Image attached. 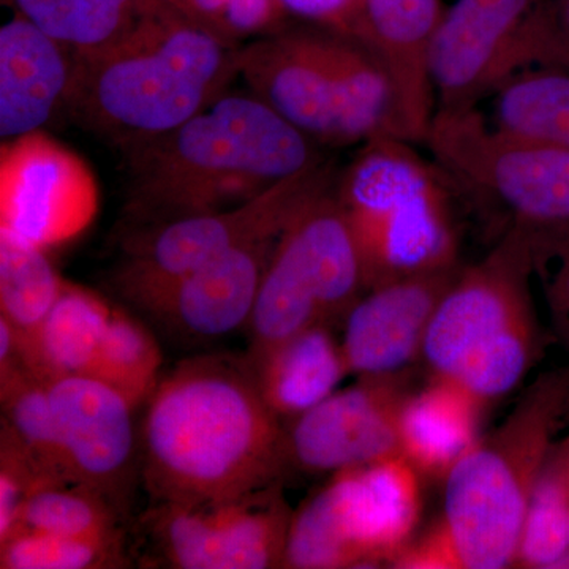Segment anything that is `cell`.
<instances>
[{"label": "cell", "instance_id": "obj_1", "mask_svg": "<svg viewBox=\"0 0 569 569\" xmlns=\"http://www.w3.org/2000/svg\"><path fill=\"white\" fill-rule=\"evenodd\" d=\"M138 436L151 503L244 496L291 470L287 422L266 402L247 355L179 362L146 402Z\"/></svg>", "mask_w": 569, "mask_h": 569}, {"label": "cell", "instance_id": "obj_2", "mask_svg": "<svg viewBox=\"0 0 569 569\" xmlns=\"http://www.w3.org/2000/svg\"><path fill=\"white\" fill-rule=\"evenodd\" d=\"M121 152L119 230L233 208L326 160L321 146L252 92H227L170 132Z\"/></svg>", "mask_w": 569, "mask_h": 569}, {"label": "cell", "instance_id": "obj_3", "mask_svg": "<svg viewBox=\"0 0 569 569\" xmlns=\"http://www.w3.org/2000/svg\"><path fill=\"white\" fill-rule=\"evenodd\" d=\"M241 47L163 0L121 40L78 56L67 119L119 151L170 132L230 92Z\"/></svg>", "mask_w": 569, "mask_h": 569}, {"label": "cell", "instance_id": "obj_4", "mask_svg": "<svg viewBox=\"0 0 569 569\" xmlns=\"http://www.w3.org/2000/svg\"><path fill=\"white\" fill-rule=\"evenodd\" d=\"M568 410L569 367L539 378L503 425L451 468L443 512L391 568H515L535 482Z\"/></svg>", "mask_w": 569, "mask_h": 569}, {"label": "cell", "instance_id": "obj_5", "mask_svg": "<svg viewBox=\"0 0 569 569\" xmlns=\"http://www.w3.org/2000/svg\"><path fill=\"white\" fill-rule=\"evenodd\" d=\"M239 78L318 146L346 148L395 134L387 71L369 48L343 33L290 21L242 44Z\"/></svg>", "mask_w": 569, "mask_h": 569}, {"label": "cell", "instance_id": "obj_6", "mask_svg": "<svg viewBox=\"0 0 569 569\" xmlns=\"http://www.w3.org/2000/svg\"><path fill=\"white\" fill-rule=\"evenodd\" d=\"M533 276L530 236L516 227L485 260L460 269L427 329L421 361L430 376L486 406L518 388L541 348Z\"/></svg>", "mask_w": 569, "mask_h": 569}, {"label": "cell", "instance_id": "obj_7", "mask_svg": "<svg viewBox=\"0 0 569 569\" xmlns=\"http://www.w3.org/2000/svg\"><path fill=\"white\" fill-rule=\"evenodd\" d=\"M451 176L413 142L378 134L337 174L335 194L353 230L367 290L458 264Z\"/></svg>", "mask_w": 569, "mask_h": 569}, {"label": "cell", "instance_id": "obj_8", "mask_svg": "<svg viewBox=\"0 0 569 569\" xmlns=\"http://www.w3.org/2000/svg\"><path fill=\"white\" fill-rule=\"evenodd\" d=\"M422 478L402 455L337 471L293 515L283 568H376L417 537Z\"/></svg>", "mask_w": 569, "mask_h": 569}, {"label": "cell", "instance_id": "obj_9", "mask_svg": "<svg viewBox=\"0 0 569 569\" xmlns=\"http://www.w3.org/2000/svg\"><path fill=\"white\" fill-rule=\"evenodd\" d=\"M425 144L451 179L500 204L512 227L569 230V151L497 132L478 108L437 110Z\"/></svg>", "mask_w": 569, "mask_h": 569}, {"label": "cell", "instance_id": "obj_10", "mask_svg": "<svg viewBox=\"0 0 569 569\" xmlns=\"http://www.w3.org/2000/svg\"><path fill=\"white\" fill-rule=\"evenodd\" d=\"M332 160L277 183L246 203L153 227L118 230L121 260L111 269V291L183 274L238 247L282 236L310 201L335 186Z\"/></svg>", "mask_w": 569, "mask_h": 569}, {"label": "cell", "instance_id": "obj_11", "mask_svg": "<svg viewBox=\"0 0 569 569\" xmlns=\"http://www.w3.org/2000/svg\"><path fill=\"white\" fill-rule=\"evenodd\" d=\"M283 482L201 503H151L140 522L146 560L178 569L283 568L295 512Z\"/></svg>", "mask_w": 569, "mask_h": 569}, {"label": "cell", "instance_id": "obj_12", "mask_svg": "<svg viewBox=\"0 0 569 569\" xmlns=\"http://www.w3.org/2000/svg\"><path fill=\"white\" fill-rule=\"evenodd\" d=\"M542 0H456L432 44L437 110L477 108L519 71L538 67Z\"/></svg>", "mask_w": 569, "mask_h": 569}, {"label": "cell", "instance_id": "obj_13", "mask_svg": "<svg viewBox=\"0 0 569 569\" xmlns=\"http://www.w3.org/2000/svg\"><path fill=\"white\" fill-rule=\"evenodd\" d=\"M99 211V183L77 152L50 134L3 141L0 228L48 249L81 234Z\"/></svg>", "mask_w": 569, "mask_h": 569}, {"label": "cell", "instance_id": "obj_14", "mask_svg": "<svg viewBox=\"0 0 569 569\" xmlns=\"http://www.w3.org/2000/svg\"><path fill=\"white\" fill-rule=\"evenodd\" d=\"M280 238L238 247L183 274L112 293L174 339L209 342L247 328Z\"/></svg>", "mask_w": 569, "mask_h": 569}, {"label": "cell", "instance_id": "obj_15", "mask_svg": "<svg viewBox=\"0 0 569 569\" xmlns=\"http://www.w3.org/2000/svg\"><path fill=\"white\" fill-rule=\"evenodd\" d=\"M264 279L284 301L328 325L343 320L366 293L365 263L335 186L288 224Z\"/></svg>", "mask_w": 569, "mask_h": 569}, {"label": "cell", "instance_id": "obj_16", "mask_svg": "<svg viewBox=\"0 0 569 569\" xmlns=\"http://www.w3.org/2000/svg\"><path fill=\"white\" fill-rule=\"evenodd\" d=\"M47 389L74 485L96 490L129 518L141 482L140 436L134 432L132 406L89 377L58 378Z\"/></svg>", "mask_w": 569, "mask_h": 569}, {"label": "cell", "instance_id": "obj_17", "mask_svg": "<svg viewBox=\"0 0 569 569\" xmlns=\"http://www.w3.org/2000/svg\"><path fill=\"white\" fill-rule=\"evenodd\" d=\"M402 376L359 378L287 425L291 468L331 473L400 455Z\"/></svg>", "mask_w": 569, "mask_h": 569}, {"label": "cell", "instance_id": "obj_18", "mask_svg": "<svg viewBox=\"0 0 569 569\" xmlns=\"http://www.w3.org/2000/svg\"><path fill=\"white\" fill-rule=\"evenodd\" d=\"M460 269L403 277L367 290L343 318L340 343L350 373L400 377L421 361L427 329Z\"/></svg>", "mask_w": 569, "mask_h": 569}, {"label": "cell", "instance_id": "obj_19", "mask_svg": "<svg viewBox=\"0 0 569 569\" xmlns=\"http://www.w3.org/2000/svg\"><path fill=\"white\" fill-rule=\"evenodd\" d=\"M441 0H361V41L387 71L395 99L392 133L426 142L437 112L432 44Z\"/></svg>", "mask_w": 569, "mask_h": 569}, {"label": "cell", "instance_id": "obj_20", "mask_svg": "<svg viewBox=\"0 0 569 569\" xmlns=\"http://www.w3.org/2000/svg\"><path fill=\"white\" fill-rule=\"evenodd\" d=\"M78 54L28 18L0 28V138L14 140L67 118Z\"/></svg>", "mask_w": 569, "mask_h": 569}, {"label": "cell", "instance_id": "obj_21", "mask_svg": "<svg viewBox=\"0 0 569 569\" xmlns=\"http://www.w3.org/2000/svg\"><path fill=\"white\" fill-rule=\"evenodd\" d=\"M486 403L448 378L408 392L399 418L400 455L422 478H447L481 438Z\"/></svg>", "mask_w": 569, "mask_h": 569}, {"label": "cell", "instance_id": "obj_22", "mask_svg": "<svg viewBox=\"0 0 569 569\" xmlns=\"http://www.w3.org/2000/svg\"><path fill=\"white\" fill-rule=\"evenodd\" d=\"M249 361L266 402L283 422L312 410L350 376L342 343L326 323L312 326Z\"/></svg>", "mask_w": 569, "mask_h": 569}, {"label": "cell", "instance_id": "obj_23", "mask_svg": "<svg viewBox=\"0 0 569 569\" xmlns=\"http://www.w3.org/2000/svg\"><path fill=\"white\" fill-rule=\"evenodd\" d=\"M112 307L78 284L66 282L31 339L17 336L22 365L47 387L62 377H86L107 331ZM17 335V332H14Z\"/></svg>", "mask_w": 569, "mask_h": 569}, {"label": "cell", "instance_id": "obj_24", "mask_svg": "<svg viewBox=\"0 0 569 569\" xmlns=\"http://www.w3.org/2000/svg\"><path fill=\"white\" fill-rule=\"evenodd\" d=\"M488 121L515 140L569 151V71L539 66L512 74L493 91Z\"/></svg>", "mask_w": 569, "mask_h": 569}, {"label": "cell", "instance_id": "obj_25", "mask_svg": "<svg viewBox=\"0 0 569 569\" xmlns=\"http://www.w3.org/2000/svg\"><path fill=\"white\" fill-rule=\"evenodd\" d=\"M163 0H2L78 56L103 50L137 28Z\"/></svg>", "mask_w": 569, "mask_h": 569}, {"label": "cell", "instance_id": "obj_26", "mask_svg": "<svg viewBox=\"0 0 569 569\" xmlns=\"http://www.w3.org/2000/svg\"><path fill=\"white\" fill-rule=\"evenodd\" d=\"M63 283L44 249L0 228V318L20 339L36 335Z\"/></svg>", "mask_w": 569, "mask_h": 569}, {"label": "cell", "instance_id": "obj_27", "mask_svg": "<svg viewBox=\"0 0 569 569\" xmlns=\"http://www.w3.org/2000/svg\"><path fill=\"white\" fill-rule=\"evenodd\" d=\"M2 422L54 485H74L48 389L21 365L0 367Z\"/></svg>", "mask_w": 569, "mask_h": 569}, {"label": "cell", "instance_id": "obj_28", "mask_svg": "<svg viewBox=\"0 0 569 569\" xmlns=\"http://www.w3.org/2000/svg\"><path fill=\"white\" fill-rule=\"evenodd\" d=\"M162 351L138 318L112 307L107 331L86 377L118 391L133 410L148 402L159 387Z\"/></svg>", "mask_w": 569, "mask_h": 569}, {"label": "cell", "instance_id": "obj_29", "mask_svg": "<svg viewBox=\"0 0 569 569\" xmlns=\"http://www.w3.org/2000/svg\"><path fill=\"white\" fill-rule=\"evenodd\" d=\"M123 520L121 512L96 490L80 485H52L28 497L9 535L39 531L82 539L123 538Z\"/></svg>", "mask_w": 569, "mask_h": 569}, {"label": "cell", "instance_id": "obj_30", "mask_svg": "<svg viewBox=\"0 0 569 569\" xmlns=\"http://www.w3.org/2000/svg\"><path fill=\"white\" fill-rule=\"evenodd\" d=\"M568 553L569 477L553 447L531 492L515 568L556 569Z\"/></svg>", "mask_w": 569, "mask_h": 569}, {"label": "cell", "instance_id": "obj_31", "mask_svg": "<svg viewBox=\"0 0 569 569\" xmlns=\"http://www.w3.org/2000/svg\"><path fill=\"white\" fill-rule=\"evenodd\" d=\"M127 563L123 538L82 539L14 531L0 539L2 569H107Z\"/></svg>", "mask_w": 569, "mask_h": 569}, {"label": "cell", "instance_id": "obj_32", "mask_svg": "<svg viewBox=\"0 0 569 569\" xmlns=\"http://www.w3.org/2000/svg\"><path fill=\"white\" fill-rule=\"evenodd\" d=\"M189 14L238 44L290 22L277 0H189Z\"/></svg>", "mask_w": 569, "mask_h": 569}, {"label": "cell", "instance_id": "obj_33", "mask_svg": "<svg viewBox=\"0 0 569 569\" xmlns=\"http://www.w3.org/2000/svg\"><path fill=\"white\" fill-rule=\"evenodd\" d=\"M529 236L533 274L541 280L553 328L569 348V230Z\"/></svg>", "mask_w": 569, "mask_h": 569}, {"label": "cell", "instance_id": "obj_34", "mask_svg": "<svg viewBox=\"0 0 569 569\" xmlns=\"http://www.w3.org/2000/svg\"><path fill=\"white\" fill-rule=\"evenodd\" d=\"M288 20L321 26L359 41L361 0H277Z\"/></svg>", "mask_w": 569, "mask_h": 569}, {"label": "cell", "instance_id": "obj_35", "mask_svg": "<svg viewBox=\"0 0 569 569\" xmlns=\"http://www.w3.org/2000/svg\"><path fill=\"white\" fill-rule=\"evenodd\" d=\"M556 452L559 455L561 462H563L565 468H567V473L569 477V436L565 438L563 441L556 445Z\"/></svg>", "mask_w": 569, "mask_h": 569}, {"label": "cell", "instance_id": "obj_36", "mask_svg": "<svg viewBox=\"0 0 569 569\" xmlns=\"http://www.w3.org/2000/svg\"><path fill=\"white\" fill-rule=\"evenodd\" d=\"M167 2L173 3V6L189 13V0H167Z\"/></svg>", "mask_w": 569, "mask_h": 569}, {"label": "cell", "instance_id": "obj_37", "mask_svg": "<svg viewBox=\"0 0 569 569\" xmlns=\"http://www.w3.org/2000/svg\"><path fill=\"white\" fill-rule=\"evenodd\" d=\"M556 569H569V553L556 565Z\"/></svg>", "mask_w": 569, "mask_h": 569}, {"label": "cell", "instance_id": "obj_38", "mask_svg": "<svg viewBox=\"0 0 569 569\" xmlns=\"http://www.w3.org/2000/svg\"><path fill=\"white\" fill-rule=\"evenodd\" d=\"M559 69L569 71V52L567 54V58H565L563 61H561Z\"/></svg>", "mask_w": 569, "mask_h": 569}]
</instances>
